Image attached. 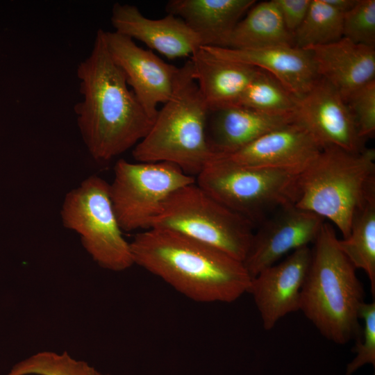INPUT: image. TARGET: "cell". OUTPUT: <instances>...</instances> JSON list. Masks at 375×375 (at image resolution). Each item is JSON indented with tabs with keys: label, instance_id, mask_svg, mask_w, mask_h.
Here are the masks:
<instances>
[{
	"label": "cell",
	"instance_id": "6da1fadb",
	"mask_svg": "<svg viewBox=\"0 0 375 375\" xmlns=\"http://www.w3.org/2000/svg\"><path fill=\"white\" fill-rule=\"evenodd\" d=\"M83 99L74 108L77 126L90 156L106 162L135 147L153 120L141 106L113 60L105 31L97 32L92 49L76 70Z\"/></svg>",
	"mask_w": 375,
	"mask_h": 375
},
{
	"label": "cell",
	"instance_id": "9a60e30c",
	"mask_svg": "<svg viewBox=\"0 0 375 375\" xmlns=\"http://www.w3.org/2000/svg\"><path fill=\"white\" fill-rule=\"evenodd\" d=\"M321 150L308 131L295 120L233 153L217 157L247 167L303 170Z\"/></svg>",
	"mask_w": 375,
	"mask_h": 375
},
{
	"label": "cell",
	"instance_id": "52a82bcc",
	"mask_svg": "<svg viewBox=\"0 0 375 375\" xmlns=\"http://www.w3.org/2000/svg\"><path fill=\"white\" fill-rule=\"evenodd\" d=\"M151 228L170 230L216 247L243 262L254 224L194 183L174 192Z\"/></svg>",
	"mask_w": 375,
	"mask_h": 375
},
{
	"label": "cell",
	"instance_id": "7402d4cb",
	"mask_svg": "<svg viewBox=\"0 0 375 375\" xmlns=\"http://www.w3.org/2000/svg\"><path fill=\"white\" fill-rule=\"evenodd\" d=\"M339 246L356 269L367 275L371 292L375 295V197L355 212L349 235L339 239Z\"/></svg>",
	"mask_w": 375,
	"mask_h": 375
},
{
	"label": "cell",
	"instance_id": "44dd1931",
	"mask_svg": "<svg viewBox=\"0 0 375 375\" xmlns=\"http://www.w3.org/2000/svg\"><path fill=\"white\" fill-rule=\"evenodd\" d=\"M293 44L274 0L255 3L224 41L223 48L254 49Z\"/></svg>",
	"mask_w": 375,
	"mask_h": 375
},
{
	"label": "cell",
	"instance_id": "5bb4252c",
	"mask_svg": "<svg viewBox=\"0 0 375 375\" xmlns=\"http://www.w3.org/2000/svg\"><path fill=\"white\" fill-rule=\"evenodd\" d=\"M110 21L115 32L138 40L169 59L190 57L203 46L200 37L181 18L172 14L153 19L135 6L115 3Z\"/></svg>",
	"mask_w": 375,
	"mask_h": 375
},
{
	"label": "cell",
	"instance_id": "d4e9b609",
	"mask_svg": "<svg viewBox=\"0 0 375 375\" xmlns=\"http://www.w3.org/2000/svg\"><path fill=\"white\" fill-rule=\"evenodd\" d=\"M7 375H109L87 362L72 358L67 352L42 351L19 362Z\"/></svg>",
	"mask_w": 375,
	"mask_h": 375
},
{
	"label": "cell",
	"instance_id": "8fae6325",
	"mask_svg": "<svg viewBox=\"0 0 375 375\" xmlns=\"http://www.w3.org/2000/svg\"><path fill=\"white\" fill-rule=\"evenodd\" d=\"M295 118L308 131L322 149L335 147L360 152L367 148L347 103L321 77L305 94L297 99Z\"/></svg>",
	"mask_w": 375,
	"mask_h": 375
},
{
	"label": "cell",
	"instance_id": "4316f807",
	"mask_svg": "<svg viewBox=\"0 0 375 375\" xmlns=\"http://www.w3.org/2000/svg\"><path fill=\"white\" fill-rule=\"evenodd\" d=\"M346 103L355 118L360 136L366 140L375 132V80L355 90Z\"/></svg>",
	"mask_w": 375,
	"mask_h": 375
},
{
	"label": "cell",
	"instance_id": "ac0fdd59",
	"mask_svg": "<svg viewBox=\"0 0 375 375\" xmlns=\"http://www.w3.org/2000/svg\"><path fill=\"white\" fill-rule=\"evenodd\" d=\"M295 120V115H274L240 105L226 106L209 110L208 141L215 157L226 155Z\"/></svg>",
	"mask_w": 375,
	"mask_h": 375
},
{
	"label": "cell",
	"instance_id": "cb8c5ba5",
	"mask_svg": "<svg viewBox=\"0 0 375 375\" xmlns=\"http://www.w3.org/2000/svg\"><path fill=\"white\" fill-rule=\"evenodd\" d=\"M297 99L274 77L262 71L245 89L235 105L274 115H295Z\"/></svg>",
	"mask_w": 375,
	"mask_h": 375
},
{
	"label": "cell",
	"instance_id": "30bf717a",
	"mask_svg": "<svg viewBox=\"0 0 375 375\" xmlns=\"http://www.w3.org/2000/svg\"><path fill=\"white\" fill-rule=\"evenodd\" d=\"M324 219L288 203L276 210L260 224L243 260L253 278L288 253L315 241Z\"/></svg>",
	"mask_w": 375,
	"mask_h": 375
},
{
	"label": "cell",
	"instance_id": "d6986e66",
	"mask_svg": "<svg viewBox=\"0 0 375 375\" xmlns=\"http://www.w3.org/2000/svg\"><path fill=\"white\" fill-rule=\"evenodd\" d=\"M189 60L192 76L209 110L236 104L249 83L263 71L221 58L202 47Z\"/></svg>",
	"mask_w": 375,
	"mask_h": 375
},
{
	"label": "cell",
	"instance_id": "e0dca14e",
	"mask_svg": "<svg viewBox=\"0 0 375 375\" xmlns=\"http://www.w3.org/2000/svg\"><path fill=\"white\" fill-rule=\"evenodd\" d=\"M305 49L310 53L319 76L345 101L355 90L375 80V47L356 44L343 37Z\"/></svg>",
	"mask_w": 375,
	"mask_h": 375
},
{
	"label": "cell",
	"instance_id": "83f0119b",
	"mask_svg": "<svg viewBox=\"0 0 375 375\" xmlns=\"http://www.w3.org/2000/svg\"><path fill=\"white\" fill-rule=\"evenodd\" d=\"M359 318L364 321L362 340L357 342L353 351L357 353L354 359L347 365V375H351L365 364L375 366V302L362 303L359 309Z\"/></svg>",
	"mask_w": 375,
	"mask_h": 375
},
{
	"label": "cell",
	"instance_id": "f1b7e54d",
	"mask_svg": "<svg viewBox=\"0 0 375 375\" xmlns=\"http://www.w3.org/2000/svg\"><path fill=\"white\" fill-rule=\"evenodd\" d=\"M274 1L285 27L292 35L304 20L311 0H274Z\"/></svg>",
	"mask_w": 375,
	"mask_h": 375
},
{
	"label": "cell",
	"instance_id": "4fadbf2b",
	"mask_svg": "<svg viewBox=\"0 0 375 375\" xmlns=\"http://www.w3.org/2000/svg\"><path fill=\"white\" fill-rule=\"evenodd\" d=\"M311 256L309 246L299 248L252 278L248 292L266 331L272 329L288 314L299 310L301 291Z\"/></svg>",
	"mask_w": 375,
	"mask_h": 375
},
{
	"label": "cell",
	"instance_id": "3957f363",
	"mask_svg": "<svg viewBox=\"0 0 375 375\" xmlns=\"http://www.w3.org/2000/svg\"><path fill=\"white\" fill-rule=\"evenodd\" d=\"M338 240L333 225L324 222L311 248L299 310L326 339L345 344L360 338L358 312L365 292Z\"/></svg>",
	"mask_w": 375,
	"mask_h": 375
},
{
	"label": "cell",
	"instance_id": "9c48e42d",
	"mask_svg": "<svg viewBox=\"0 0 375 375\" xmlns=\"http://www.w3.org/2000/svg\"><path fill=\"white\" fill-rule=\"evenodd\" d=\"M195 182L194 176L170 162L132 163L119 160L109 188L122 230L151 228L167 199Z\"/></svg>",
	"mask_w": 375,
	"mask_h": 375
},
{
	"label": "cell",
	"instance_id": "5b68a950",
	"mask_svg": "<svg viewBox=\"0 0 375 375\" xmlns=\"http://www.w3.org/2000/svg\"><path fill=\"white\" fill-rule=\"evenodd\" d=\"M208 113L188 60L179 67L172 97L135 146L133 158L140 162H170L197 176L215 157L207 138Z\"/></svg>",
	"mask_w": 375,
	"mask_h": 375
},
{
	"label": "cell",
	"instance_id": "277c9868",
	"mask_svg": "<svg viewBox=\"0 0 375 375\" xmlns=\"http://www.w3.org/2000/svg\"><path fill=\"white\" fill-rule=\"evenodd\" d=\"M375 197V151L322 149L299 174L294 204L329 220L342 239L356 211Z\"/></svg>",
	"mask_w": 375,
	"mask_h": 375
},
{
	"label": "cell",
	"instance_id": "ba28073f",
	"mask_svg": "<svg viewBox=\"0 0 375 375\" xmlns=\"http://www.w3.org/2000/svg\"><path fill=\"white\" fill-rule=\"evenodd\" d=\"M62 224L76 232L92 259L101 267L121 272L134 265L130 243L124 238L115 212L109 184L92 175L65 195Z\"/></svg>",
	"mask_w": 375,
	"mask_h": 375
},
{
	"label": "cell",
	"instance_id": "484cf974",
	"mask_svg": "<svg viewBox=\"0 0 375 375\" xmlns=\"http://www.w3.org/2000/svg\"><path fill=\"white\" fill-rule=\"evenodd\" d=\"M343 37L356 44L375 47V0H358L344 14Z\"/></svg>",
	"mask_w": 375,
	"mask_h": 375
},
{
	"label": "cell",
	"instance_id": "ffe728a7",
	"mask_svg": "<svg viewBox=\"0 0 375 375\" xmlns=\"http://www.w3.org/2000/svg\"><path fill=\"white\" fill-rule=\"evenodd\" d=\"M255 0H171L166 11L181 18L201 38L202 47H222Z\"/></svg>",
	"mask_w": 375,
	"mask_h": 375
},
{
	"label": "cell",
	"instance_id": "f546056e",
	"mask_svg": "<svg viewBox=\"0 0 375 375\" xmlns=\"http://www.w3.org/2000/svg\"><path fill=\"white\" fill-rule=\"evenodd\" d=\"M338 11L345 14L356 4L358 0H324Z\"/></svg>",
	"mask_w": 375,
	"mask_h": 375
},
{
	"label": "cell",
	"instance_id": "7c38bea8",
	"mask_svg": "<svg viewBox=\"0 0 375 375\" xmlns=\"http://www.w3.org/2000/svg\"><path fill=\"white\" fill-rule=\"evenodd\" d=\"M108 51L124 72L128 86L153 121L158 105L172 97L179 67L165 62L151 50L138 47L133 39L115 31H105Z\"/></svg>",
	"mask_w": 375,
	"mask_h": 375
},
{
	"label": "cell",
	"instance_id": "2e32d148",
	"mask_svg": "<svg viewBox=\"0 0 375 375\" xmlns=\"http://www.w3.org/2000/svg\"><path fill=\"white\" fill-rule=\"evenodd\" d=\"M202 47L221 58L267 72L297 99L305 94L319 78L310 53L294 45L254 49Z\"/></svg>",
	"mask_w": 375,
	"mask_h": 375
},
{
	"label": "cell",
	"instance_id": "603a6c76",
	"mask_svg": "<svg viewBox=\"0 0 375 375\" xmlns=\"http://www.w3.org/2000/svg\"><path fill=\"white\" fill-rule=\"evenodd\" d=\"M343 17L324 0H311L304 20L292 33L294 46L305 49L339 40L343 38Z\"/></svg>",
	"mask_w": 375,
	"mask_h": 375
},
{
	"label": "cell",
	"instance_id": "7a4b0ae2",
	"mask_svg": "<svg viewBox=\"0 0 375 375\" xmlns=\"http://www.w3.org/2000/svg\"><path fill=\"white\" fill-rule=\"evenodd\" d=\"M134 264L197 302L231 303L248 292L243 262L181 233L151 228L130 242Z\"/></svg>",
	"mask_w": 375,
	"mask_h": 375
},
{
	"label": "cell",
	"instance_id": "8992f818",
	"mask_svg": "<svg viewBox=\"0 0 375 375\" xmlns=\"http://www.w3.org/2000/svg\"><path fill=\"white\" fill-rule=\"evenodd\" d=\"M301 171L247 167L215 157L197 175L196 183L255 226L281 206L294 203Z\"/></svg>",
	"mask_w": 375,
	"mask_h": 375
}]
</instances>
